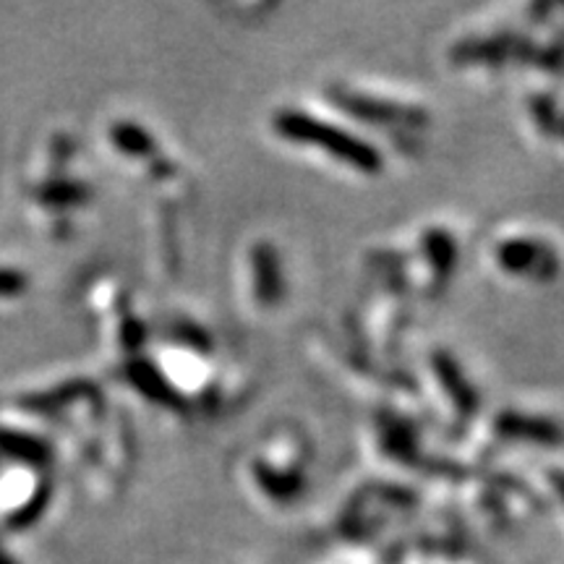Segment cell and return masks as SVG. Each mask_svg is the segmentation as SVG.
Wrapping results in <instances>:
<instances>
[{
    "label": "cell",
    "instance_id": "cell-1",
    "mask_svg": "<svg viewBox=\"0 0 564 564\" xmlns=\"http://www.w3.org/2000/svg\"><path fill=\"white\" fill-rule=\"evenodd\" d=\"M278 131L291 141H303V144H314L316 150L337 158L348 165H356L352 171L364 173H379L382 167V158L379 152H373L369 144L361 139H356L348 131L335 129V126L319 121V118L306 116V112L291 110L280 112L278 116Z\"/></svg>",
    "mask_w": 564,
    "mask_h": 564
}]
</instances>
